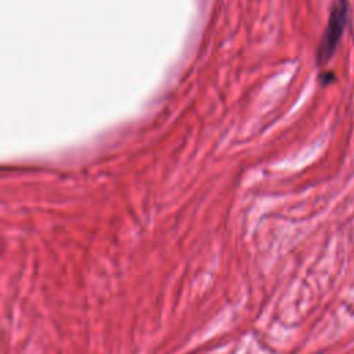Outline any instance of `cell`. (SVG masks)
<instances>
[{
	"instance_id": "1",
	"label": "cell",
	"mask_w": 354,
	"mask_h": 354,
	"mask_svg": "<svg viewBox=\"0 0 354 354\" xmlns=\"http://www.w3.org/2000/svg\"><path fill=\"white\" fill-rule=\"evenodd\" d=\"M348 22V3L347 0H337L329 14L326 28L322 33L321 41L317 48V62L318 65L328 64L329 59L336 53L337 44L346 30Z\"/></svg>"
}]
</instances>
